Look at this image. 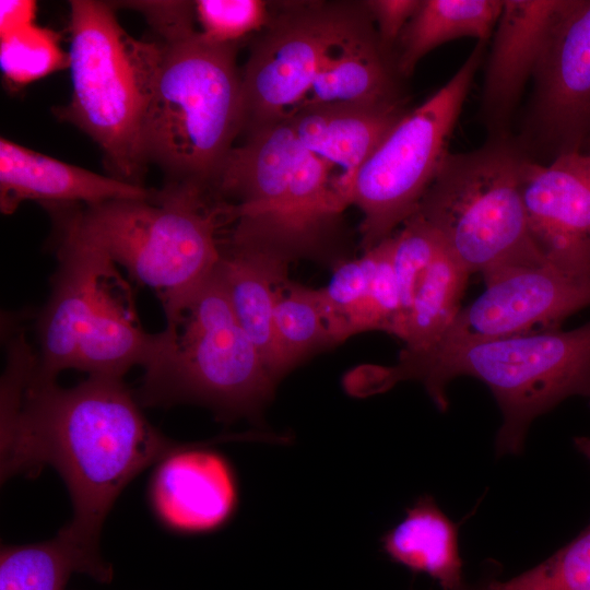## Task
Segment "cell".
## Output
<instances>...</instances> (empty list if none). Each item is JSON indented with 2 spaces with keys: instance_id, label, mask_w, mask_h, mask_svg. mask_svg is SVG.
<instances>
[{
  "instance_id": "cell-2",
  "label": "cell",
  "mask_w": 590,
  "mask_h": 590,
  "mask_svg": "<svg viewBox=\"0 0 590 590\" xmlns=\"http://www.w3.org/2000/svg\"><path fill=\"white\" fill-rule=\"evenodd\" d=\"M337 180L332 167L300 144L287 120L247 132L211 189L233 224L226 244L288 261L317 256L346 208Z\"/></svg>"
},
{
  "instance_id": "cell-21",
  "label": "cell",
  "mask_w": 590,
  "mask_h": 590,
  "mask_svg": "<svg viewBox=\"0 0 590 590\" xmlns=\"http://www.w3.org/2000/svg\"><path fill=\"white\" fill-rule=\"evenodd\" d=\"M382 552L413 573L433 578L444 590H463L458 528L430 495L420 496L381 538Z\"/></svg>"
},
{
  "instance_id": "cell-20",
  "label": "cell",
  "mask_w": 590,
  "mask_h": 590,
  "mask_svg": "<svg viewBox=\"0 0 590 590\" xmlns=\"http://www.w3.org/2000/svg\"><path fill=\"white\" fill-rule=\"evenodd\" d=\"M399 76L392 57L381 48L373 26L329 60L303 101L290 114L324 105L403 102Z\"/></svg>"
},
{
  "instance_id": "cell-30",
  "label": "cell",
  "mask_w": 590,
  "mask_h": 590,
  "mask_svg": "<svg viewBox=\"0 0 590 590\" xmlns=\"http://www.w3.org/2000/svg\"><path fill=\"white\" fill-rule=\"evenodd\" d=\"M421 0H368L362 2L373 23L381 48L392 57L397 43Z\"/></svg>"
},
{
  "instance_id": "cell-26",
  "label": "cell",
  "mask_w": 590,
  "mask_h": 590,
  "mask_svg": "<svg viewBox=\"0 0 590 590\" xmlns=\"http://www.w3.org/2000/svg\"><path fill=\"white\" fill-rule=\"evenodd\" d=\"M59 34L32 23L0 35V68L7 82L24 86L69 67Z\"/></svg>"
},
{
  "instance_id": "cell-23",
  "label": "cell",
  "mask_w": 590,
  "mask_h": 590,
  "mask_svg": "<svg viewBox=\"0 0 590 590\" xmlns=\"http://www.w3.org/2000/svg\"><path fill=\"white\" fill-rule=\"evenodd\" d=\"M74 573L99 582L113 578L101 554L75 542L63 529L45 542L1 547L0 590H64Z\"/></svg>"
},
{
  "instance_id": "cell-25",
  "label": "cell",
  "mask_w": 590,
  "mask_h": 590,
  "mask_svg": "<svg viewBox=\"0 0 590 590\" xmlns=\"http://www.w3.org/2000/svg\"><path fill=\"white\" fill-rule=\"evenodd\" d=\"M273 327L287 371L311 353L335 345L318 288L286 281L276 297Z\"/></svg>"
},
{
  "instance_id": "cell-27",
  "label": "cell",
  "mask_w": 590,
  "mask_h": 590,
  "mask_svg": "<svg viewBox=\"0 0 590 590\" xmlns=\"http://www.w3.org/2000/svg\"><path fill=\"white\" fill-rule=\"evenodd\" d=\"M483 590H590V523L570 543L538 566Z\"/></svg>"
},
{
  "instance_id": "cell-14",
  "label": "cell",
  "mask_w": 590,
  "mask_h": 590,
  "mask_svg": "<svg viewBox=\"0 0 590 590\" xmlns=\"http://www.w3.org/2000/svg\"><path fill=\"white\" fill-rule=\"evenodd\" d=\"M520 188L543 258L567 274L590 276V149L547 163L523 155Z\"/></svg>"
},
{
  "instance_id": "cell-6",
  "label": "cell",
  "mask_w": 590,
  "mask_h": 590,
  "mask_svg": "<svg viewBox=\"0 0 590 590\" xmlns=\"http://www.w3.org/2000/svg\"><path fill=\"white\" fill-rule=\"evenodd\" d=\"M165 316L134 393L140 405L193 402L222 421L260 423L278 381L239 324L217 271Z\"/></svg>"
},
{
  "instance_id": "cell-3",
  "label": "cell",
  "mask_w": 590,
  "mask_h": 590,
  "mask_svg": "<svg viewBox=\"0 0 590 590\" xmlns=\"http://www.w3.org/2000/svg\"><path fill=\"white\" fill-rule=\"evenodd\" d=\"M463 376L485 384L499 406L497 452L519 453L536 417L570 397L590 401V320L567 331L442 343L423 352L402 350L390 366L393 385L421 382L440 411L448 409L449 384Z\"/></svg>"
},
{
  "instance_id": "cell-15",
  "label": "cell",
  "mask_w": 590,
  "mask_h": 590,
  "mask_svg": "<svg viewBox=\"0 0 590 590\" xmlns=\"http://www.w3.org/2000/svg\"><path fill=\"white\" fill-rule=\"evenodd\" d=\"M151 498L161 520L185 533H206L225 526L239 499L231 462L206 444H180L160 461Z\"/></svg>"
},
{
  "instance_id": "cell-18",
  "label": "cell",
  "mask_w": 590,
  "mask_h": 590,
  "mask_svg": "<svg viewBox=\"0 0 590 590\" xmlns=\"http://www.w3.org/2000/svg\"><path fill=\"white\" fill-rule=\"evenodd\" d=\"M405 113L403 102L324 105L293 111L284 119L304 148L341 170L338 189L345 202L344 191L356 172Z\"/></svg>"
},
{
  "instance_id": "cell-7",
  "label": "cell",
  "mask_w": 590,
  "mask_h": 590,
  "mask_svg": "<svg viewBox=\"0 0 590 590\" xmlns=\"http://www.w3.org/2000/svg\"><path fill=\"white\" fill-rule=\"evenodd\" d=\"M69 3L72 93L57 115L92 138L111 177L144 187L143 123L162 43L129 35L111 3Z\"/></svg>"
},
{
  "instance_id": "cell-12",
  "label": "cell",
  "mask_w": 590,
  "mask_h": 590,
  "mask_svg": "<svg viewBox=\"0 0 590 590\" xmlns=\"http://www.w3.org/2000/svg\"><path fill=\"white\" fill-rule=\"evenodd\" d=\"M532 80L519 149L533 161L585 151L590 140V0H566Z\"/></svg>"
},
{
  "instance_id": "cell-11",
  "label": "cell",
  "mask_w": 590,
  "mask_h": 590,
  "mask_svg": "<svg viewBox=\"0 0 590 590\" xmlns=\"http://www.w3.org/2000/svg\"><path fill=\"white\" fill-rule=\"evenodd\" d=\"M373 27L364 9L303 4L271 20L241 74L244 129L283 120L305 97L329 60Z\"/></svg>"
},
{
  "instance_id": "cell-19",
  "label": "cell",
  "mask_w": 590,
  "mask_h": 590,
  "mask_svg": "<svg viewBox=\"0 0 590 590\" xmlns=\"http://www.w3.org/2000/svg\"><path fill=\"white\" fill-rule=\"evenodd\" d=\"M290 261L261 249L223 244L216 271L237 320L279 382L287 374L273 327L276 297Z\"/></svg>"
},
{
  "instance_id": "cell-13",
  "label": "cell",
  "mask_w": 590,
  "mask_h": 590,
  "mask_svg": "<svg viewBox=\"0 0 590 590\" xmlns=\"http://www.w3.org/2000/svg\"><path fill=\"white\" fill-rule=\"evenodd\" d=\"M484 282L483 293L461 307L437 344L494 340L538 327L554 329L590 306V276L570 275L550 263L512 268Z\"/></svg>"
},
{
  "instance_id": "cell-10",
  "label": "cell",
  "mask_w": 590,
  "mask_h": 590,
  "mask_svg": "<svg viewBox=\"0 0 590 590\" xmlns=\"http://www.w3.org/2000/svg\"><path fill=\"white\" fill-rule=\"evenodd\" d=\"M477 42L455 74L424 103L406 111L356 172L344 191L362 213V247L393 234L418 208L448 156V143L475 74L484 62Z\"/></svg>"
},
{
  "instance_id": "cell-31",
  "label": "cell",
  "mask_w": 590,
  "mask_h": 590,
  "mask_svg": "<svg viewBox=\"0 0 590 590\" xmlns=\"http://www.w3.org/2000/svg\"><path fill=\"white\" fill-rule=\"evenodd\" d=\"M37 4L30 0L0 1V35L35 23Z\"/></svg>"
},
{
  "instance_id": "cell-24",
  "label": "cell",
  "mask_w": 590,
  "mask_h": 590,
  "mask_svg": "<svg viewBox=\"0 0 590 590\" xmlns=\"http://www.w3.org/2000/svg\"><path fill=\"white\" fill-rule=\"evenodd\" d=\"M470 275L442 241L416 282L400 335L403 350L423 352L442 339L461 309Z\"/></svg>"
},
{
  "instance_id": "cell-33",
  "label": "cell",
  "mask_w": 590,
  "mask_h": 590,
  "mask_svg": "<svg viewBox=\"0 0 590 590\" xmlns=\"http://www.w3.org/2000/svg\"><path fill=\"white\" fill-rule=\"evenodd\" d=\"M464 590V589H463Z\"/></svg>"
},
{
  "instance_id": "cell-32",
  "label": "cell",
  "mask_w": 590,
  "mask_h": 590,
  "mask_svg": "<svg viewBox=\"0 0 590 590\" xmlns=\"http://www.w3.org/2000/svg\"><path fill=\"white\" fill-rule=\"evenodd\" d=\"M575 447L590 461V437H576Z\"/></svg>"
},
{
  "instance_id": "cell-1",
  "label": "cell",
  "mask_w": 590,
  "mask_h": 590,
  "mask_svg": "<svg viewBox=\"0 0 590 590\" xmlns=\"http://www.w3.org/2000/svg\"><path fill=\"white\" fill-rule=\"evenodd\" d=\"M0 439L1 480L46 465L57 470L73 505L62 529L96 553L120 492L180 446L148 422L122 378L95 375L61 388L33 373L20 403L0 415Z\"/></svg>"
},
{
  "instance_id": "cell-4",
  "label": "cell",
  "mask_w": 590,
  "mask_h": 590,
  "mask_svg": "<svg viewBox=\"0 0 590 590\" xmlns=\"http://www.w3.org/2000/svg\"><path fill=\"white\" fill-rule=\"evenodd\" d=\"M59 228L95 246L135 282L155 292L164 312L184 305L214 273L222 256L224 205L193 188L154 189L51 213Z\"/></svg>"
},
{
  "instance_id": "cell-16",
  "label": "cell",
  "mask_w": 590,
  "mask_h": 590,
  "mask_svg": "<svg viewBox=\"0 0 590 590\" xmlns=\"http://www.w3.org/2000/svg\"><path fill=\"white\" fill-rule=\"evenodd\" d=\"M565 4L566 0H504L481 95L482 115L493 137L506 135L505 127Z\"/></svg>"
},
{
  "instance_id": "cell-22",
  "label": "cell",
  "mask_w": 590,
  "mask_h": 590,
  "mask_svg": "<svg viewBox=\"0 0 590 590\" xmlns=\"http://www.w3.org/2000/svg\"><path fill=\"white\" fill-rule=\"evenodd\" d=\"M504 0H421L393 51L400 76H409L424 56L461 37L487 43Z\"/></svg>"
},
{
  "instance_id": "cell-29",
  "label": "cell",
  "mask_w": 590,
  "mask_h": 590,
  "mask_svg": "<svg viewBox=\"0 0 590 590\" xmlns=\"http://www.w3.org/2000/svg\"><path fill=\"white\" fill-rule=\"evenodd\" d=\"M125 7L141 12L162 42H170L194 32L193 2L188 1H128Z\"/></svg>"
},
{
  "instance_id": "cell-17",
  "label": "cell",
  "mask_w": 590,
  "mask_h": 590,
  "mask_svg": "<svg viewBox=\"0 0 590 590\" xmlns=\"http://www.w3.org/2000/svg\"><path fill=\"white\" fill-rule=\"evenodd\" d=\"M153 192L0 139L2 214L14 213L25 201H37L54 213L114 200L146 199Z\"/></svg>"
},
{
  "instance_id": "cell-9",
  "label": "cell",
  "mask_w": 590,
  "mask_h": 590,
  "mask_svg": "<svg viewBox=\"0 0 590 590\" xmlns=\"http://www.w3.org/2000/svg\"><path fill=\"white\" fill-rule=\"evenodd\" d=\"M522 151L507 135L449 153L414 213L455 257L488 280L506 270L548 263L532 238L520 188Z\"/></svg>"
},
{
  "instance_id": "cell-5",
  "label": "cell",
  "mask_w": 590,
  "mask_h": 590,
  "mask_svg": "<svg viewBox=\"0 0 590 590\" xmlns=\"http://www.w3.org/2000/svg\"><path fill=\"white\" fill-rule=\"evenodd\" d=\"M162 46L143 123L145 156L163 170L165 186L211 194L244 129L235 46L197 31Z\"/></svg>"
},
{
  "instance_id": "cell-8",
  "label": "cell",
  "mask_w": 590,
  "mask_h": 590,
  "mask_svg": "<svg viewBox=\"0 0 590 590\" xmlns=\"http://www.w3.org/2000/svg\"><path fill=\"white\" fill-rule=\"evenodd\" d=\"M58 267L37 320L34 375L56 380L64 369L122 378L144 366L155 334L138 317L131 290L101 249L59 229Z\"/></svg>"
},
{
  "instance_id": "cell-28",
  "label": "cell",
  "mask_w": 590,
  "mask_h": 590,
  "mask_svg": "<svg viewBox=\"0 0 590 590\" xmlns=\"http://www.w3.org/2000/svg\"><path fill=\"white\" fill-rule=\"evenodd\" d=\"M193 4L199 33L219 45L235 46L271 21L269 4L261 0H198Z\"/></svg>"
}]
</instances>
